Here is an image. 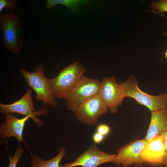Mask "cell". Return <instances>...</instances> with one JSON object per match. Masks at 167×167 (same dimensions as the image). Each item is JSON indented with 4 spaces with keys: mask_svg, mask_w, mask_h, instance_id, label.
<instances>
[{
    "mask_svg": "<svg viewBox=\"0 0 167 167\" xmlns=\"http://www.w3.org/2000/svg\"><path fill=\"white\" fill-rule=\"evenodd\" d=\"M0 30L2 32L5 49L15 54H19L24 46L25 34L19 15L11 12L0 14Z\"/></svg>",
    "mask_w": 167,
    "mask_h": 167,
    "instance_id": "cell-1",
    "label": "cell"
},
{
    "mask_svg": "<svg viewBox=\"0 0 167 167\" xmlns=\"http://www.w3.org/2000/svg\"><path fill=\"white\" fill-rule=\"evenodd\" d=\"M86 69L75 62L63 67L55 77L48 79V81L55 98L65 99L75 87Z\"/></svg>",
    "mask_w": 167,
    "mask_h": 167,
    "instance_id": "cell-2",
    "label": "cell"
},
{
    "mask_svg": "<svg viewBox=\"0 0 167 167\" xmlns=\"http://www.w3.org/2000/svg\"><path fill=\"white\" fill-rule=\"evenodd\" d=\"M35 71L30 72L22 68L19 71L27 84L36 94L35 99L42 101L45 106L49 105L55 107L58 103L49 85L48 78L44 75V64L41 62L35 67Z\"/></svg>",
    "mask_w": 167,
    "mask_h": 167,
    "instance_id": "cell-3",
    "label": "cell"
},
{
    "mask_svg": "<svg viewBox=\"0 0 167 167\" xmlns=\"http://www.w3.org/2000/svg\"><path fill=\"white\" fill-rule=\"evenodd\" d=\"M119 84L122 87L125 97L134 98L138 103L147 107L151 112L167 107L166 94L162 93L153 96L144 92L139 89L137 81L133 76L126 81Z\"/></svg>",
    "mask_w": 167,
    "mask_h": 167,
    "instance_id": "cell-4",
    "label": "cell"
},
{
    "mask_svg": "<svg viewBox=\"0 0 167 167\" xmlns=\"http://www.w3.org/2000/svg\"><path fill=\"white\" fill-rule=\"evenodd\" d=\"M100 83L97 79L88 78L83 75L65 99V104L67 109L75 111L82 103L98 94Z\"/></svg>",
    "mask_w": 167,
    "mask_h": 167,
    "instance_id": "cell-5",
    "label": "cell"
},
{
    "mask_svg": "<svg viewBox=\"0 0 167 167\" xmlns=\"http://www.w3.org/2000/svg\"><path fill=\"white\" fill-rule=\"evenodd\" d=\"M32 90L29 88L20 99L10 104H4L0 102V111L2 114L16 113L29 116L36 123L37 126L40 127L43 124V122L36 116L40 115H46L48 109L46 106L39 111H36L32 96Z\"/></svg>",
    "mask_w": 167,
    "mask_h": 167,
    "instance_id": "cell-6",
    "label": "cell"
},
{
    "mask_svg": "<svg viewBox=\"0 0 167 167\" xmlns=\"http://www.w3.org/2000/svg\"><path fill=\"white\" fill-rule=\"evenodd\" d=\"M108 108L99 94L85 101L74 111L77 119L81 123L93 126L99 118L108 112Z\"/></svg>",
    "mask_w": 167,
    "mask_h": 167,
    "instance_id": "cell-7",
    "label": "cell"
},
{
    "mask_svg": "<svg viewBox=\"0 0 167 167\" xmlns=\"http://www.w3.org/2000/svg\"><path fill=\"white\" fill-rule=\"evenodd\" d=\"M98 94L111 113H116L125 97L122 86L113 77H106L101 81Z\"/></svg>",
    "mask_w": 167,
    "mask_h": 167,
    "instance_id": "cell-8",
    "label": "cell"
},
{
    "mask_svg": "<svg viewBox=\"0 0 167 167\" xmlns=\"http://www.w3.org/2000/svg\"><path fill=\"white\" fill-rule=\"evenodd\" d=\"M140 156L143 164L167 167V153L164 137L161 135L148 141Z\"/></svg>",
    "mask_w": 167,
    "mask_h": 167,
    "instance_id": "cell-9",
    "label": "cell"
},
{
    "mask_svg": "<svg viewBox=\"0 0 167 167\" xmlns=\"http://www.w3.org/2000/svg\"><path fill=\"white\" fill-rule=\"evenodd\" d=\"M116 155L105 153L100 149L95 143H92L87 150L74 161L61 165L59 167H97L103 164L113 163Z\"/></svg>",
    "mask_w": 167,
    "mask_h": 167,
    "instance_id": "cell-10",
    "label": "cell"
},
{
    "mask_svg": "<svg viewBox=\"0 0 167 167\" xmlns=\"http://www.w3.org/2000/svg\"><path fill=\"white\" fill-rule=\"evenodd\" d=\"M148 142L145 138L137 139L122 146L117 151L113 163L127 166L133 164L141 165L143 162L140 154Z\"/></svg>",
    "mask_w": 167,
    "mask_h": 167,
    "instance_id": "cell-11",
    "label": "cell"
},
{
    "mask_svg": "<svg viewBox=\"0 0 167 167\" xmlns=\"http://www.w3.org/2000/svg\"><path fill=\"white\" fill-rule=\"evenodd\" d=\"M5 114V121L0 125V138L5 139L11 137H14L17 139L19 145L21 142L25 143L23 138V131L25 122L30 117L25 116L19 118L12 113Z\"/></svg>",
    "mask_w": 167,
    "mask_h": 167,
    "instance_id": "cell-12",
    "label": "cell"
},
{
    "mask_svg": "<svg viewBox=\"0 0 167 167\" xmlns=\"http://www.w3.org/2000/svg\"><path fill=\"white\" fill-rule=\"evenodd\" d=\"M151 112L150 124L144 138L148 141L167 131V107Z\"/></svg>",
    "mask_w": 167,
    "mask_h": 167,
    "instance_id": "cell-13",
    "label": "cell"
},
{
    "mask_svg": "<svg viewBox=\"0 0 167 167\" xmlns=\"http://www.w3.org/2000/svg\"><path fill=\"white\" fill-rule=\"evenodd\" d=\"M66 154L65 147L61 146L58 154L50 159L45 161L41 158L37 154L31 153L32 167H59L60 163Z\"/></svg>",
    "mask_w": 167,
    "mask_h": 167,
    "instance_id": "cell-14",
    "label": "cell"
},
{
    "mask_svg": "<svg viewBox=\"0 0 167 167\" xmlns=\"http://www.w3.org/2000/svg\"><path fill=\"white\" fill-rule=\"evenodd\" d=\"M81 1L77 0H47L46 4V7L49 9L54 7L58 4H61L75 12L78 10V4Z\"/></svg>",
    "mask_w": 167,
    "mask_h": 167,
    "instance_id": "cell-15",
    "label": "cell"
},
{
    "mask_svg": "<svg viewBox=\"0 0 167 167\" xmlns=\"http://www.w3.org/2000/svg\"><path fill=\"white\" fill-rule=\"evenodd\" d=\"M152 9L156 10L157 12L155 13L159 14L167 12V0H159L153 1L149 5Z\"/></svg>",
    "mask_w": 167,
    "mask_h": 167,
    "instance_id": "cell-16",
    "label": "cell"
},
{
    "mask_svg": "<svg viewBox=\"0 0 167 167\" xmlns=\"http://www.w3.org/2000/svg\"><path fill=\"white\" fill-rule=\"evenodd\" d=\"M24 153V150L19 145L15 151L12 157L9 155V163L8 167H16V165Z\"/></svg>",
    "mask_w": 167,
    "mask_h": 167,
    "instance_id": "cell-17",
    "label": "cell"
},
{
    "mask_svg": "<svg viewBox=\"0 0 167 167\" xmlns=\"http://www.w3.org/2000/svg\"><path fill=\"white\" fill-rule=\"evenodd\" d=\"M18 2L17 0H0V12L4 8L11 12H14L16 9Z\"/></svg>",
    "mask_w": 167,
    "mask_h": 167,
    "instance_id": "cell-18",
    "label": "cell"
},
{
    "mask_svg": "<svg viewBox=\"0 0 167 167\" xmlns=\"http://www.w3.org/2000/svg\"><path fill=\"white\" fill-rule=\"evenodd\" d=\"M96 130V132L105 136L109 133L110 127L108 125L102 123L100 124L97 126Z\"/></svg>",
    "mask_w": 167,
    "mask_h": 167,
    "instance_id": "cell-19",
    "label": "cell"
},
{
    "mask_svg": "<svg viewBox=\"0 0 167 167\" xmlns=\"http://www.w3.org/2000/svg\"><path fill=\"white\" fill-rule=\"evenodd\" d=\"M104 137L100 133L96 131L93 135L92 139L95 143H99L103 140Z\"/></svg>",
    "mask_w": 167,
    "mask_h": 167,
    "instance_id": "cell-20",
    "label": "cell"
},
{
    "mask_svg": "<svg viewBox=\"0 0 167 167\" xmlns=\"http://www.w3.org/2000/svg\"><path fill=\"white\" fill-rule=\"evenodd\" d=\"M164 137L165 139V146L166 152L167 153V131H165L161 134Z\"/></svg>",
    "mask_w": 167,
    "mask_h": 167,
    "instance_id": "cell-21",
    "label": "cell"
},
{
    "mask_svg": "<svg viewBox=\"0 0 167 167\" xmlns=\"http://www.w3.org/2000/svg\"><path fill=\"white\" fill-rule=\"evenodd\" d=\"M165 58L167 59V50L165 52Z\"/></svg>",
    "mask_w": 167,
    "mask_h": 167,
    "instance_id": "cell-22",
    "label": "cell"
},
{
    "mask_svg": "<svg viewBox=\"0 0 167 167\" xmlns=\"http://www.w3.org/2000/svg\"><path fill=\"white\" fill-rule=\"evenodd\" d=\"M121 167H127V166H125V165H122V166ZM135 167H138L137 165H135ZM139 167H143L142 166H140ZM155 167L154 166H153V167Z\"/></svg>",
    "mask_w": 167,
    "mask_h": 167,
    "instance_id": "cell-23",
    "label": "cell"
},
{
    "mask_svg": "<svg viewBox=\"0 0 167 167\" xmlns=\"http://www.w3.org/2000/svg\"><path fill=\"white\" fill-rule=\"evenodd\" d=\"M164 34L165 36L167 37V32H165Z\"/></svg>",
    "mask_w": 167,
    "mask_h": 167,
    "instance_id": "cell-24",
    "label": "cell"
},
{
    "mask_svg": "<svg viewBox=\"0 0 167 167\" xmlns=\"http://www.w3.org/2000/svg\"><path fill=\"white\" fill-rule=\"evenodd\" d=\"M166 84H167V81L166 82ZM165 94H166V96L167 97V92H166V93Z\"/></svg>",
    "mask_w": 167,
    "mask_h": 167,
    "instance_id": "cell-25",
    "label": "cell"
}]
</instances>
